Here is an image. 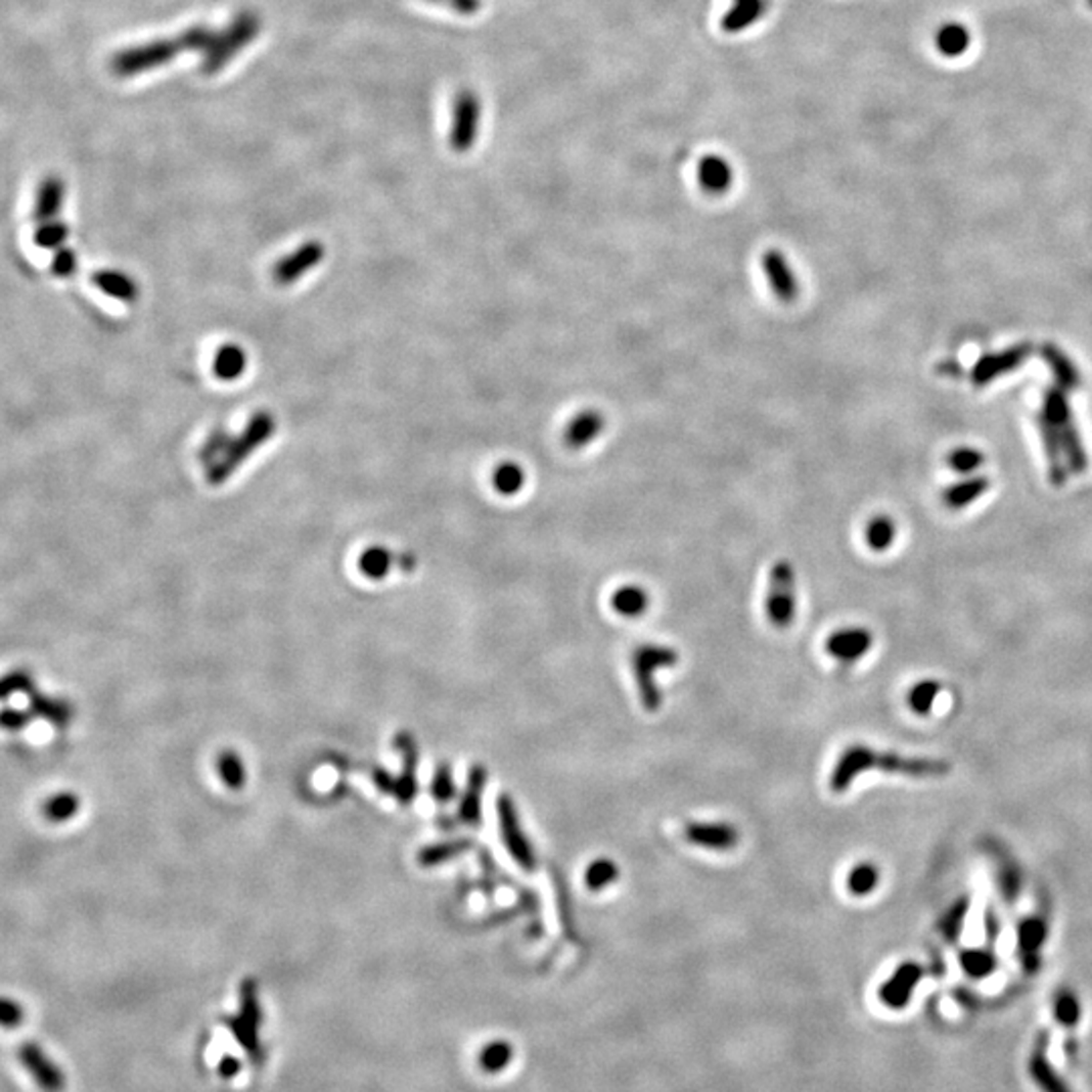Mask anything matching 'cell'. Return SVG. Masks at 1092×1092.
I'll return each mask as SVG.
<instances>
[{
    "mask_svg": "<svg viewBox=\"0 0 1092 1092\" xmlns=\"http://www.w3.org/2000/svg\"><path fill=\"white\" fill-rule=\"evenodd\" d=\"M874 769L897 775L901 773L912 779H928L951 773V763L945 759L905 757L893 750H876L866 744H852L837 759L829 777V789L833 793H844L860 773Z\"/></svg>",
    "mask_w": 1092,
    "mask_h": 1092,
    "instance_id": "1",
    "label": "cell"
},
{
    "mask_svg": "<svg viewBox=\"0 0 1092 1092\" xmlns=\"http://www.w3.org/2000/svg\"><path fill=\"white\" fill-rule=\"evenodd\" d=\"M275 427H277V423H275V417L270 411L256 413L249 419V423L243 429V434L233 438L229 448H227V452L209 467L207 482L211 486L225 484L252 455L256 454L266 442L272 440Z\"/></svg>",
    "mask_w": 1092,
    "mask_h": 1092,
    "instance_id": "2",
    "label": "cell"
},
{
    "mask_svg": "<svg viewBox=\"0 0 1092 1092\" xmlns=\"http://www.w3.org/2000/svg\"><path fill=\"white\" fill-rule=\"evenodd\" d=\"M676 664L678 651L668 645L643 643L632 653V670L636 676L639 700L647 713H655L662 707V692L655 682V674L664 668H674Z\"/></svg>",
    "mask_w": 1092,
    "mask_h": 1092,
    "instance_id": "3",
    "label": "cell"
},
{
    "mask_svg": "<svg viewBox=\"0 0 1092 1092\" xmlns=\"http://www.w3.org/2000/svg\"><path fill=\"white\" fill-rule=\"evenodd\" d=\"M765 613L777 630L789 628L795 620V568L787 558L773 562L769 571Z\"/></svg>",
    "mask_w": 1092,
    "mask_h": 1092,
    "instance_id": "4",
    "label": "cell"
},
{
    "mask_svg": "<svg viewBox=\"0 0 1092 1092\" xmlns=\"http://www.w3.org/2000/svg\"><path fill=\"white\" fill-rule=\"evenodd\" d=\"M260 33V18L258 14H252V12H243L239 14L229 29L221 31L219 33V39L215 43V47L207 53L204 61H202V72L207 76L211 74H217L219 70H223V65L239 53V49L243 45H247L249 41H254Z\"/></svg>",
    "mask_w": 1092,
    "mask_h": 1092,
    "instance_id": "5",
    "label": "cell"
},
{
    "mask_svg": "<svg viewBox=\"0 0 1092 1092\" xmlns=\"http://www.w3.org/2000/svg\"><path fill=\"white\" fill-rule=\"evenodd\" d=\"M1044 403L1046 405H1044L1042 421H1046L1056 431L1060 448L1068 455L1073 467L1083 471L1087 467V457H1085V452L1081 448L1079 434L1075 431L1071 409H1068V403H1066L1064 395L1060 391H1048Z\"/></svg>",
    "mask_w": 1092,
    "mask_h": 1092,
    "instance_id": "6",
    "label": "cell"
},
{
    "mask_svg": "<svg viewBox=\"0 0 1092 1092\" xmlns=\"http://www.w3.org/2000/svg\"><path fill=\"white\" fill-rule=\"evenodd\" d=\"M225 1023L231 1028L235 1038L241 1042V1046L247 1050V1054L262 1062V1044H260V1026H262V1009L258 1000V988L254 982H245L241 990V1011L237 1017L225 1019Z\"/></svg>",
    "mask_w": 1092,
    "mask_h": 1092,
    "instance_id": "7",
    "label": "cell"
},
{
    "mask_svg": "<svg viewBox=\"0 0 1092 1092\" xmlns=\"http://www.w3.org/2000/svg\"><path fill=\"white\" fill-rule=\"evenodd\" d=\"M498 819H500L502 839H504L508 852L512 854V858L518 862L520 868H525L529 872H535L537 864H539L537 862V854H535L527 833L522 831V825H520V819L516 814L514 802L508 795H500V800H498Z\"/></svg>",
    "mask_w": 1092,
    "mask_h": 1092,
    "instance_id": "8",
    "label": "cell"
},
{
    "mask_svg": "<svg viewBox=\"0 0 1092 1092\" xmlns=\"http://www.w3.org/2000/svg\"><path fill=\"white\" fill-rule=\"evenodd\" d=\"M181 51L177 41H154L142 47H134L130 51L118 53L111 61V70L116 76H134L142 74L152 67H161L163 63L177 57Z\"/></svg>",
    "mask_w": 1092,
    "mask_h": 1092,
    "instance_id": "9",
    "label": "cell"
},
{
    "mask_svg": "<svg viewBox=\"0 0 1092 1092\" xmlns=\"http://www.w3.org/2000/svg\"><path fill=\"white\" fill-rule=\"evenodd\" d=\"M1048 939V920L1042 914H1032L1017 924V955L1028 975H1036L1042 967V949Z\"/></svg>",
    "mask_w": 1092,
    "mask_h": 1092,
    "instance_id": "10",
    "label": "cell"
},
{
    "mask_svg": "<svg viewBox=\"0 0 1092 1092\" xmlns=\"http://www.w3.org/2000/svg\"><path fill=\"white\" fill-rule=\"evenodd\" d=\"M761 270L765 273L771 291L781 302H795L800 298V279L787 256L781 249H765L761 256Z\"/></svg>",
    "mask_w": 1092,
    "mask_h": 1092,
    "instance_id": "11",
    "label": "cell"
},
{
    "mask_svg": "<svg viewBox=\"0 0 1092 1092\" xmlns=\"http://www.w3.org/2000/svg\"><path fill=\"white\" fill-rule=\"evenodd\" d=\"M684 837L704 850L728 852L738 846L740 831L728 821H690L684 827Z\"/></svg>",
    "mask_w": 1092,
    "mask_h": 1092,
    "instance_id": "12",
    "label": "cell"
},
{
    "mask_svg": "<svg viewBox=\"0 0 1092 1092\" xmlns=\"http://www.w3.org/2000/svg\"><path fill=\"white\" fill-rule=\"evenodd\" d=\"M326 249L320 241H308L298 247L293 254L279 260L273 268V281L277 285H291L302 279L306 273L322 264Z\"/></svg>",
    "mask_w": 1092,
    "mask_h": 1092,
    "instance_id": "13",
    "label": "cell"
},
{
    "mask_svg": "<svg viewBox=\"0 0 1092 1092\" xmlns=\"http://www.w3.org/2000/svg\"><path fill=\"white\" fill-rule=\"evenodd\" d=\"M922 975H924V969L918 963H912V961L903 963L880 986L878 998L891 1009H905L909 1005L910 998H912L918 982L922 980Z\"/></svg>",
    "mask_w": 1092,
    "mask_h": 1092,
    "instance_id": "14",
    "label": "cell"
},
{
    "mask_svg": "<svg viewBox=\"0 0 1092 1092\" xmlns=\"http://www.w3.org/2000/svg\"><path fill=\"white\" fill-rule=\"evenodd\" d=\"M605 427L607 419L599 409H583L566 423L562 434L564 446L573 452L585 450L601 438Z\"/></svg>",
    "mask_w": 1092,
    "mask_h": 1092,
    "instance_id": "15",
    "label": "cell"
},
{
    "mask_svg": "<svg viewBox=\"0 0 1092 1092\" xmlns=\"http://www.w3.org/2000/svg\"><path fill=\"white\" fill-rule=\"evenodd\" d=\"M477 122H480V101L471 91H463L455 99L454 132H452V146L457 152L469 150V146L475 140L477 134Z\"/></svg>",
    "mask_w": 1092,
    "mask_h": 1092,
    "instance_id": "16",
    "label": "cell"
},
{
    "mask_svg": "<svg viewBox=\"0 0 1092 1092\" xmlns=\"http://www.w3.org/2000/svg\"><path fill=\"white\" fill-rule=\"evenodd\" d=\"M874 637L866 628H841L825 639V651L839 662L852 664L866 655Z\"/></svg>",
    "mask_w": 1092,
    "mask_h": 1092,
    "instance_id": "17",
    "label": "cell"
},
{
    "mask_svg": "<svg viewBox=\"0 0 1092 1092\" xmlns=\"http://www.w3.org/2000/svg\"><path fill=\"white\" fill-rule=\"evenodd\" d=\"M1046 1052H1048V1036L1042 1034L1028 1060V1073L1034 1085L1042 1092H1073L1068 1083L1056 1073Z\"/></svg>",
    "mask_w": 1092,
    "mask_h": 1092,
    "instance_id": "18",
    "label": "cell"
},
{
    "mask_svg": "<svg viewBox=\"0 0 1092 1092\" xmlns=\"http://www.w3.org/2000/svg\"><path fill=\"white\" fill-rule=\"evenodd\" d=\"M20 1062L31 1073V1077L37 1081V1085L45 1092H61L65 1089V1079L61 1071L43 1054L41 1048L33 1044H25L18 1052Z\"/></svg>",
    "mask_w": 1092,
    "mask_h": 1092,
    "instance_id": "19",
    "label": "cell"
},
{
    "mask_svg": "<svg viewBox=\"0 0 1092 1092\" xmlns=\"http://www.w3.org/2000/svg\"><path fill=\"white\" fill-rule=\"evenodd\" d=\"M698 182L707 192L723 194L732 184V169L723 156H704L698 163Z\"/></svg>",
    "mask_w": 1092,
    "mask_h": 1092,
    "instance_id": "20",
    "label": "cell"
},
{
    "mask_svg": "<svg viewBox=\"0 0 1092 1092\" xmlns=\"http://www.w3.org/2000/svg\"><path fill=\"white\" fill-rule=\"evenodd\" d=\"M1028 347L1026 345H1019L1011 351H1005L1001 355H990L986 357L982 363H977L975 370H973V380L977 384H986L990 382L992 378H996L1001 372L1009 370V368H1015L1017 364H1021V361L1026 359L1028 355Z\"/></svg>",
    "mask_w": 1092,
    "mask_h": 1092,
    "instance_id": "21",
    "label": "cell"
},
{
    "mask_svg": "<svg viewBox=\"0 0 1092 1092\" xmlns=\"http://www.w3.org/2000/svg\"><path fill=\"white\" fill-rule=\"evenodd\" d=\"M611 607L622 618H641L649 607V595L639 585H624L611 595Z\"/></svg>",
    "mask_w": 1092,
    "mask_h": 1092,
    "instance_id": "22",
    "label": "cell"
},
{
    "mask_svg": "<svg viewBox=\"0 0 1092 1092\" xmlns=\"http://www.w3.org/2000/svg\"><path fill=\"white\" fill-rule=\"evenodd\" d=\"M247 355L237 345H225L215 353L213 372L221 380H235L245 372Z\"/></svg>",
    "mask_w": 1092,
    "mask_h": 1092,
    "instance_id": "23",
    "label": "cell"
},
{
    "mask_svg": "<svg viewBox=\"0 0 1092 1092\" xmlns=\"http://www.w3.org/2000/svg\"><path fill=\"white\" fill-rule=\"evenodd\" d=\"M959 963L971 980H986L998 969V955L992 947L963 949L959 953Z\"/></svg>",
    "mask_w": 1092,
    "mask_h": 1092,
    "instance_id": "24",
    "label": "cell"
},
{
    "mask_svg": "<svg viewBox=\"0 0 1092 1092\" xmlns=\"http://www.w3.org/2000/svg\"><path fill=\"white\" fill-rule=\"evenodd\" d=\"M971 33L965 25L947 22L937 33V47L947 57H959L969 49Z\"/></svg>",
    "mask_w": 1092,
    "mask_h": 1092,
    "instance_id": "25",
    "label": "cell"
},
{
    "mask_svg": "<svg viewBox=\"0 0 1092 1092\" xmlns=\"http://www.w3.org/2000/svg\"><path fill=\"white\" fill-rule=\"evenodd\" d=\"M527 484V471L516 461H502L492 473V486L502 496L518 494Z\"/></svg>",
    "mask_w": 1092,
    "mask_h": 1092,
    "instance_id": "26",
    "label": "cell"
},
{
    "mask_svg": "<svg viewBox=\"0 0 1092 1092\" xmlns=\"http://www.w3.org/2000/svg\"><path fill=\"white\" fill-rule=\"evenodd\" d=\"M484 785H486V771L482 767H473L471 775H469V781H467V789H465L463 802H461V812H459L463 821L480 823Z\"/></svg>",
    "mask_w": 1092,
    "mask_h": 1092,
    "instance_id": "27",
    "label": "cell"
},
{
    "mask_svg": "<svg viewBox=\"0 0 1092 1092\" xmlns=\"http://www.w3.org/2000/svg\"><path fill=\"white\" fill-rule=\"evenodd\" d=\"M969 897H961L959 901H955L949 909L945 910V914L939 918V930L943 935V939L951 945H955L961 937V930L965 926V916L969 912Z\"/></svg>",
    "mask_w": 1092,
    "mask_h": 1092,
    "instance_id": "28",
    "label": "cell"
},
{
    "mask_svg": "<svg viewBox=\"0 0 1092 1092\" xmlns=\"http://www.w3.org/2000/svg\"><path fill=\"white\" fill-rule=\"evenodd\" d=\"M864 539H866V545L870 546L874 552H884L886 548H891V545L895 543L897 539V525L891 516L886 514H878L874 516L868 525H866V531H864Z\"/></svg>",
    "mask_w": 1092,
    "mask_h": 1092,
    "instance_id": "29",
    "label": "cell"
},
{
    "mask_svg": "<svg viewBox=\"0 0 1092 1092\" xmlns=\"http://www.w3.org/2000/svg\"><path fill=\"white\" fill-rule=\"evenodd\" d=\"M618 878H620V868L609 858H597L585 870V886L591 893H601L603 889L611 886Z\"/></svg>",
    "mask_w": 1092,
    "mask_h": 1092,
    "instance_id": "30",
    "label": "cell"
},
{
    "mask_svg": "<svg viewBox=\"0 0 1092 1092\" xmlns=\"http://www.w3.org/2000/svg\"><path fill=\"white\" fill-rule=\"evenodd\" d=\"M512 1060H514V1048H512V1044H508L504 1040L490 1042L480 1054V1066L484 1068V1073H490V1075H498V1073L506 1071V1066Z\"/></svg>",
    "mask_w": 1092,
    "mask_h": 1092,
    "instance_id": "31",
    "label": "cell"
},
{
    "mask_svg": "<svg viewBox=\"0 0 1092 1092\" xmlns=\"http://www.w3.org/2000/svg\"><path fill=\"white\" fill-rule=\"evenodd\" d=\"M878 882H880L878 868L874 864H870V862H864V864H858V866H854L850 870L846 886H848V893H852L854 897H866V895L874 893Z\"/></svg>",
    "mask_w": 1092,
    "mask_h": 1092,
    "instance_id": "32",
    "label": "cell"
},
{
    "mask_svg": "<svg viewBox=\"0 0 1092 1092\" xmlns=\"http://www.w3.org/2000/svg\"><path fill=\"white\" fill-rule=\"evenodd\" d=\"M1052 1009H1054V1017L1060 1026L1064 1028H1077L1079 1021H1081V1001L1077 998L1075 992L1071 990H1058L1056 996H1054V1003H1052Z\"/></svg>",
    "mask_w": 1092,
    "mask_h": 1092,
    "instance_id": "33",
    "label": "cell"
},
{
    "mask_svg": "<svg viewBox=\"0 0 1092 1092\" xmlns=\"http://www.w3.org/2000/svg\"><path fill=\"white\" fill-rule=\"evenodd\" d=\"M393 564V556L384 546H370L359 558V568L368 579H382Z\"/></svg>",
    "mask_w": 1092,
    "mask_h": 1092,
    "instance_id": "34",
    "label": "cell"
},
{
    "mask_svg": "<svg viewBox=\"0 0 1092 1092\" xmlns=\"http://www.w3.org/2000/svg\"><path fill=\"white\" fill-rule=\"evenodd\" d=\"M95 283H97L103 291H107L109 295H116V298H120V300H124V302H132V300H136V295H138V287H136V283H134L126 273H97Z\"/></svg>",
    "mask_w": 1092,
    "mask_h": 1092,
    "instance_id": "35",
    "label": "cell"
},
{
    "mask_svg": "<svg viewBox=\"0 0 1092 1092\" xmlns=\"http://www.w3.org/2000/svg\"><path fill=\"white\" fill-rule=\"evenodd\" d=\"M988 488V480L986 477H975V480H967V482H961V484H955L951 486L947 492H945V504L951 506V508H961V506H967L971 500H975L977 496H982Z\"/></svg>",
    "mask_w": 1092,
    "mask_h": 1092,
    "instance_id": "36",
    "label": "cell"
},
{
    "mask_svg": "<svg viewBox=\"0 0 1092 1092\" xmlns=\"http://www.w3.org/2000/svg\"><path fill=\"white\" fill-rule=\"evenodd\" d=\"M998 884L1001 897L1007 905H1013L1021 893V870L1009 858H1003L998 866Z\"/></svg>",
    "mask_w": 1092,
    "mask_h": 1092,
    "instance_id": "37",
    "label": "cell"
},
{
    "mask_svg": "<svg viewBox=\"0 0 1092 1092\" xmlns=\"http://www.w3.org/2000/svg\"><path fill=\"white\" fill-rule=\"evenodd\" d=\"M939 690L941 686L935 682V680H922L918 684H914L909 690V696H907V702H909L910 711L918 717H926L939 696Z\"/></svg>",
    "mask_w": 1092,
    "mask_h": 1092,
    "instance_id": "38",
    "label": "cell"
},
{
    "mask_svg": "<svg viewBox=\"0 0 1092 1092\" xmlns=\"http://www.w3.org/2000/svg\"><path fill=\"white\" fill-rule=\"evenodd\" d=\"M219 39V33L207 29V27H192L188 31H184L181 37L177 39L181 51H204L209 53L215 43Z\"/></svg>",
    "mask_w": 1092,
    "mask_h": 1092,
    "instance_id": "39",
    "label": "cell"
},
{
    "mask_svg": "<svg viewBox=\"0 0 1092 1092\" xmlns=\"http://www.w3.org/2000/svg\"><path fill=\"white\" fill-rule=\"evenodd\" d=\"M219 773H221V779L225 781V785H229L233 789H237V787H241L245 783V769H243L241 759L235 753L221 755Z\"/></svg>",
    "mask_w": 1092,
    "mask_h": 1092,
    "instance_id": "40",
    "label": "cell"
},
{
    "mask_svg": "<svg viewBox=\"0 0 1092 1092\" xmlns=\"http://www.w3.org/2000/svg\"><path fill=\"white\" fill-rule=\"evenodd\" d=\"M231 440H233V436H229L225 429H217V431H213V434L209 436V440L204 442V446L200 448V454H198L200 461H204V463L211 467L221 455L227 452Z\"/></svg>",
    "mask_w": 1092,
    "mask_h": 1092,
    "instance_id": "41",
    "label": "cell"
},
{
    "mask_svg": "<svg viewBox=\"0 0 1092 1092\" xmlns=\"http://www.w3.org/2000/svg\"><path fill=\"white\" fill-rule=\"evenodd\" d=\"M1046 355H1048V363L1052 364L1056 376L1060 378V384L1075 386L1079 382V372L1075 370L1073 363L1062 353H1058L1054 347H1048Z\"/></svg>",
    "mask_w": 1092,
    "mask_h": 1092,
    "instance_id": "42",
    "label": "cell"
},
{
    "mask_svg": "<svg viewBox=\"0 0 1092 1092\" xmlns=\"http://www.w3.org/2000/svg\"><path fill=\"white\" fill-rule=\"evenodd\" d=\"M949 463L959 473H969L984 463V455L973 448H957L949 455Z\"/></svg>",
    "mask_w": 1092,
    "mask_h": 1092,
    "instance_id": "43",
    "label": "cell"
},
{
    "mask_svg": "<svg viewBox=\"0 0 1092 1092\" xmlns=\"http://www.w3.org/2000/svg\"><path fill=\"white\" fill-rule=\"evenodd\" d=\"M76 812H78V800L74 795H57L45 808L47 818L53 819V821L70 819Z\"/></svg>",
    "mask_w": 1092,
    "mask_h": 1092,
    "instance_id": "44",
    "label": "cell"
},
{
    "mask_svg": "<svg viewBox=\"0 0 1092 1092\" xmlns=\"http://www.w3.org/2000/svg\"><path fill=\"white\" fill-rule=\"evenodd\" d=\"M61 194H63V190H61L59 181L45 182V186L41 190V202H39V209L43 211V215H49L59 207Z\"/></svg>",
    "mask_w": 1092,
    "mask_h": 1092,
    "instance_id": "45",
    "label": "cell"
},
{
    "mask_svg": "<svg viewBox=\"0 0 1092 1092\" xmlns=\"http://www.w3.org/2000/svg\"><path fill=\"white\" fill-rule=\"evenodd\" d=\"M434 795L440 802H450L454 798V779L450 767H442L434 779Z\"/></svg>",
    "mask_w": 1092,
    "mask_h": 1092,
    "instance_id": "46",
    "label": "cell"
},
{
    "mask_svg": "<svg viewBox=\"0 0 1092 1092\" xmlns=\"http://www.w3.org/2000/svg\"><path fill=\"white\" fill-rule=\"evenodd\" d=\"M22 1021V1009L14 1001L0 998V1026L16 1028Z\"/></svg>",
    "mask_w": 1092,
    "mask_h": 1092,
    "instance_id": "47",
    "label": "cell"
},
{
    "mask_svg": "<svg viewBox=\"0 0 1092 1092\" xmlns=\"http://www.w3.org/2000/svg\"><path fill=\"white\" fill-rule=\"evenodd\" d=\"M27 686V678L16 674V676H10V678H4V682H0V698L6 694V692H12L14 688H25Z\"/></svg>",
    "mask_w": 1092,
    "mask_h": 1092,
    "instance_id": "48",
    "label": "cell"
},
{
    "mask_svg": "<svg viewBox=\"0 0 1092 1092\" xmlns=\"http://www.w3.org/2000/svg\"><path fill=\"white\" fill-rule=\"evenodd\" d=\"M219 1073L225 1077V1079H231L239 1073V1062L235 1058H225L219 1066Z\"/></svg>",
    "mask_w": 1092,
    "mask_h": 1092,
    "instance_id": "49",
    "label": "cell"
},
{
    "mask_svg": "<svg viewBox=\"0 0 1092 1092\" xmlns=\"http://www.w3.org/2000/svg\"><path fill=\"white\" fill-rule=\"evenodd\" d=\"M27 721V717L22 715H12V713H2L0 715V725H6L8 728L18 727Z\"/></svg>",
    "mask_w": 1092,
    "mask_h": 1092,
    "instance_id": "50",
    "label": "cell"
},
{
    "mask_svg": "<svg viewBox=\"0 0 1092 1092\" xmlns=\"http://www.w3.org/2000/svg\"><path fill=\"white\" fill-rule=\"evenodd\" d=\"M444 2H450L454 8L461 10V12H473L480 6L477 0H444Z\"/></svg>",
    "mask_w": 1092,
    "mask_h": 1092,
    "instance_id": "51",
    "label": "cell"
},
{
    "mask_svg": "<svg viewBox=\"0 0 1092 1092\" xmlns=\"http://www.w3.org/2000/svg\"><path fill=\"white\" fill-rule=\"evenodd\" d=\"M411 564H415V558L411 554H403V568L411 571Z\"/></svg>",
    "mask_w": 1092,
    "mask_h": 1092,
    "instance_id": "52",
    "label": "cell"
},
{
    "mask_svg": "<svg viewBox=\"0 0 1092 1092\" xmlns=\"http://www.w3.org/2000/svg\"><path fill=\"white\" fill-rule=\"evenodd\" d=\"M1089 6L1092 8V0H1089Z\"/></svg>",
    "mask_w": 1092,
    "mask_h": 1092,
    "instance_id": "53",
    "label": "cell"
}]
</instances>
